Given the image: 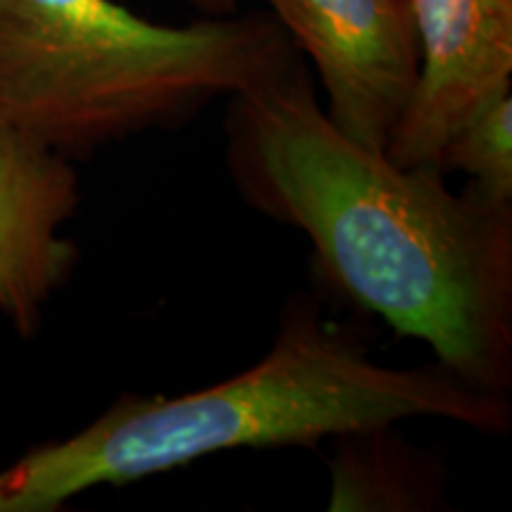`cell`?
<instances>
[{
  "label": "cell",
  "instance_id": "cell-7",
  "mask_svg": "<svg viewBox=\"0 0 512 512\" xmlns=\"http://www.w3.org/2000/svg\"><path fill=\"white\" fill-rule=\"evenodd\" d=\"M373 427L337 437L330 458V501L335 512H415L444 508V467L394 432Z\"/></svg>",
  "mask_w": 512,
  "mask_h": 512
},
{
  "label": "cell",
  "instance_id": "cell-3",
  "mask_svg": "<svg viewBox=\"0 0 512 512\" xmlns=\"http://www.w3.org/2000/svg\"><path fill=\"white\" fill-rule=\"evenodd\" d=\"M299 55L271 12L174 27L114 0H0V126L88 157L178 131Z\"/></svg>",
  "mask_w": 512,
  "mask_h": 512
},
{
  "label": "cell",
  "instance_id": "cell-2",
  "mask_svg": "<svg viewBox=\"0 0 512 512\" xmlns=\"http://www.w3.org/2000/svg\"><path fill=\"white\" fill-rule=\"evenodd\" d=\"M415 418L503 434L512 403L470 387L437 361L380 363L311 294H297L254 366L197 392L119 396L72 437L0 470V512H57L98 486L166 475L216 453L313 448Z\"/></svg>",
  "mask_w": 512,
  "mask_h": 512
},
{
  "label": "cell",
  "instance_id": "cell-8",
  "mask_svg": "<svg viewBox=\"0 0 512 512\" xmlns=\"http://www.w3.org/2000/svg\"><path fill=\"white\" fill-rule=\"evenodd\" d=\"M439 171H460L486 195L512 202V93L489 102L453 133Z\"/></svg>",
  "mask_w": 512,
  "mask_h": 512
},
{
  "label": "cell",
  "instance_id": "cell-6",
  "mask_svg": "<svg viewBox=\"0 0 512 512\" xmlns=\"http://www.w3.org/2000/svg\"><path fill=\"white\" fill-rule=\"evenodd\" d=\"M72 159L0 126V316L34 337L81 254L62 228L79 209Z\"/></svg>",
  "mask_w": 512,
  "mask_h": 512
},
{
  "label": "cell",
  "instance_id": "cell-1",
  "mask_svg": "<svg viewBox=\"0 0 512 512\" xmlns=\"http://www.w3.org/2000/svg\"><path fill=\"white\" fill-rule=\"evenodd\" d=\"M226 102V169L245 204L304 233L318 273L358 309L470 387L510 396L512 202L356 143L302 55Z\"/></svg>",
  "mask_w": 512,
  "mask_h": 512
},
{
  "label": "cell",
  "instance_id": "cell-9",
  "mask_svg": "<svg viewBox=\"0 0 512 512\" xmlns=\"http://www.w3.org/2000/svg\"><path fill=\"white\" fill-rule=\"evenodd\" d=\"M195 10H200L204 17H226L240 12L247 3H264V0H185Z\"/></svg>",
  "mask_w": 512,
  "mask_h": 512
},
{
  "label": "cell",
  "instance_id": "cell-4",
  "mask_svg": "<svg viewBox=\"0 0 512 512\" xmlns=\"http://www.w3.org/2000/svg\"><path fill=\"white\" fill-rule=\"evenodd\" d=\"M264 3L316 67L323 107L339 131L387 150L418 79V36L408 0Z\"/></svg>",
  "mask_w": 512,
  "mask_h": 512
},
{
  "label": "cell",
  "instance_id": "cell-5",
  "mask_svg": "<svg viewBox=\"0 0 512 512\" xmlns=\"http://www.w3.org/2000/svg\"><path fill=\"white\" fill-rule=\"evenodd\" d=\"M418 79L387 155L439 171L448 140L472 114L512 93V0H408Z\"/></svg>",
  "mask_w": 512,
  "mask_h": 512
}]
</instances>
